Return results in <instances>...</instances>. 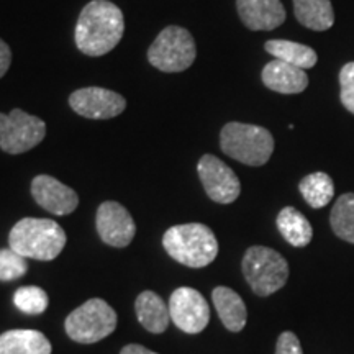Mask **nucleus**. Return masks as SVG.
<instances>
[{"mask_svg":"<svg viewBox=\"0 0 354 354\" xmlns=\"http://www.w3.org/2000/svg\"><path fill=\"white\" fill-rule=\"evenodd\" d=\"M330 221L336 236L354 245V194H343L336 201Z\"/></svg>","mask_w":354,"mask_h":354,"instance_id":"5701e85b","label":"nucleus"},{"mask_svg":"<svg viewBox=\"0 0 354 354\" xmlns=\"http://www.w3.org/2000/svg\"><path fill=\"white\" fill-rule=\"evenodd\" d=\"M135 312L138 322L149 333H165L169 325V305L151 290H145L136 297Z\"/></svg>","mask_w":354,"mask_h":354,"instance_id":"dca6fc26","label":"nucleus"},{"mask_svg":"<svg viewBox=\"0 0 354 354\" xmlns=\"http://www.w3.org/2000/svg\"><path fill=\"white\" fill-rule=\"evenodd\" d=\"M294 13L300 25L313 32H325L335 24L330 0H294Z\"/></svg>","mask_w":354,"mask_h":354,"instance_id":"6ab92c4d","label":"nucleus"},{"mask_svg":"<svg viewBox=\"0 0 354 354\" xmlns=\"http://www.w3.org/2000/svg\"><path fill=\"white\" fill-rule=\"evenodd\" d=\"M125 32L123 12L109 0H92L82 8L76 25V46L87 56H104L120 43Z\"/></svg>","mask_w":354,"mask_h":354,"instance_id":"f257e3e1","label":"nucleus"},{"mask_svg":"<svg viewBox=\"0 0 354 354\" xmlns=\"http://www.w3.org/2000/svg\"><path fill=\"white\" fill-rule=\"evenodd\" d=\"M117 328V312L102 299H91L71 312L64 322L73 342L92 344L107 338Z\"/></svg>","mask_w":354,"mask_h":354,"instance_id":"423d86ee","label":"nucleus"},{"mask_svg":"<svg viewBox=\"0 0 354 354\" xmlns=\"http://www.w3.org/2000/svg\"><path fill=\"white\" fill-rule=\"evenodd\" d=\"M300 194L312 209H323L335 196V184L325 172H313L305 176L299 184Z\"/></svg>","mask_w":354,"mask_h":354,"instance_id":"4be33fe9","label":"nucleus"},{"mask_svg":"<svg viewBox=\"0 0 354 354\" xmlns=\"http://www.w3.org/2000/svg\"><path fill=\"white\" fill-rule=\"evenodd\" d=\"M243 274L256 295L268 297L286 286L289 264L271 248L251 246L243 258Z\"/></svg>","mask_w":354,"mask_h":354,"instance_id":"39448f33","label":"nucleus"},{"mask_svg":"<svg viewBox=\"0 0 354 354\" xmlns=\"http://www.w3.org/2000/svg\"><path fill=\"white\" fill-rule=\"evenodd\" d=\"M212 300H214V305L225 328L233 331V333H238L245 328L248 320L246 305L236 292L230 287H215L212 292Z\"/></svg>","mask_w":354,"mask_h":354,"instance_id":"f3484780","label":"nucleus"},{"mask_svg":"<svg viewBox=\"0 0 354 354\" xmlns=\"http://www.w3.org/2000/svg\"><path fill=\"white\" fill-rule=\"evenodd\" d=\"M339 86H342L343 105L354 113V63L343 66L342 73H339Z\"/></svg>","mask_w":354,"mask_h":354,"instance_id":"a878e982","label":"nucleus"},{"mask_svg":"<svg viewBox=\"0 0 354 354\" xmlns=\"http://www.w3.org/2000/svg\"><path fill=\"white\" fill-rule=\"evenodd\" d=\"M35 202L53 215H69L77 209L79 197L73 189L48 174H39L32 183Z\"/></svg>","mask_w":354,"mask_h":354,"instance_id":"ddd939ff","label":"nucleus"},{"mask_svg":"<svg viewBox=\"0 0 354 354\" xmlns=\"http://www.w3.org/2000/svg\"><path fill=\"white\" fill-rule=\"evenodd\" d=\"M46 136V123L41 118L13 109L0 113V149L8 154H21L38 146Z\"/></svg>","mask_w":354,"mask_h":354,"instance_id":"6e6552de","label":"nucleus"},{"mask_svg":"<svg viewBox=\"0 0 354 354\" xmlns=\"http://www.w3.org/2000/svg\"><path fill=\"white\" fill-rule=\"evenodd\" d=\"M66 240V232L55 220L21 218L10 230L8 246L24 258L51 261L64 250Z\"/></svg>","mask_w":354,"mask_h":354,"instance_id":"f03ea898","label":"nucleus"},{"mask_svg":"<svg viewBox=\"0 0 354 354\" xmlns=\"http://www.w3.org/2000/svg\"><path fill=\"white\" fill-rule=\"evenodd\" d=\"M236 8L246 28L254 32H269L286 21L281 0H236Z\"/></svg>","mask_w":354,"mask_h":354,"instance_id":"4468645a","label":"nucleus"},{"mask_svg":"<svg viewBox=\"0 0 354 354\" xmlns=\"http://www.w3.org/2000/svg\"><path fill=\"white\" fill-rule=\"evenodd\" d=\"M171 320L184 333L196 335L210 322V307L201 292L192 287H179L169 299Z\"/></svg>","mask_w":354,"mask_h":354,"instance_id":"1a4fd4ad","label":"nucleus"},{"mask_svg":"<svg viewBox=\"0 0 354 354\" xmlns=\"http://www.w3.org/2000/svg\"><path fill=\"white\" fill-rule=\"evenodd\" d=\"M261 77L266 87L279 94H300L308 86V76L304 69L279 59L266 64Z\"/></svg>","mask_w":354,"mask_h":354,"instance_id":"2eb2a0df","label":"nucleus"},{"mask_svg":"<svg viewBox=\"0 0 354 354\" xmlns=\"http://www.w3.org/2000/svg\"><path fill=\"white\" fill-rule=\"evenodd\" d=\"M69 105L81 117L91 120H109L127 109L125 97L104 87H84L69 95Z\"/></svg>","mask_w":354,"mask_h":354,"instance_id":"9b49d317","label":"nucleus"},{"mask_svg":"<svg viewBox=\"0 0 354 354\" xmlns=\"http://www.w3.org/2000/svg\"><path fill=\"white\" fill-rule=\"evenodd\" d=\"M277 230L284 236V240L295 248L307 246L313 236L310 221L294 207H286L279 212Z\"/></svg>","mask_w":354,"mask_h":354,"instance_id":"aec40b11","label":"nucleus"},{"mask_svg":"<svg viewBox=\"0 0 354 354\" xmlns=\"http://www.w3.org/2000/svg\"><path fill=\"white\" fill-rule=\"evenodd\" d=\"M197 172L207 196L216 203H232L240 197L241 184L232 167L214 154H203Z\"/></svg>","mask_w":354,"mask_h":354,"instance_id":"9d476101","label":"nucleus"},{"mask_svg":"<svg viewBox=\"0 0 354 354\" xmlns=\"http://www.w3.org/2000/svg\"><path fill=\"white\" fill-rule=\"evenodd\" d=\"M196 41L183 26H166L148 50V61L162 73H183L194 64Z\"/></svg>","mask_w":354,"mask_h":354,"instance_id":"0eeeda50","label":"nucleus"},{"mask_svg":"<svg viewBox=\"0 0 354 354\" xmlns=\"http://www.w3.org/2000/svg\"><path fill=\"white\" fill-rule=\"evenodd\" d=\"M50 339L37 330H10L0 335V354H51Z\"/></svg>","mask_w":354,"mask_h":354,"instance_id":"a211bd4d","label":"nucleus"},{"mask_svg":"<svg viewBox=\"0 0 354 354\" xmlns=\"http://www.w3.org/2000/svg\"><path fill=\"white\" fill-rule=\"evenodd\" d=\"M276 354H304L299 338L292 331H284L279 336L276 344Z\"/></svg>","mask_w":354,"mask_h":354,"instance_id":"bb28decb","label":"nucleus"},{"mask_svg":"<svg viewBox=\"0 0 354 354\" xmlns=\"http://www.w3.org/2000/svg\"><path fill=\"white\" fill-rule=\"evenodd\" d=\"M97 233L105 245L113 248H127L136 234V225L122 203L107 201L97 209Z\"/></svg>","mask_w":354,"mask_h":354,"instance_id":"f8f14e48","label":"nucleus"},{"mask_svg":"<svg viewBox=\"0 0 354 354\" xmlns=\"http://www.w3.org/2000/svg\"><path fill=\"white\" fill-rule=\"evenodd\" d=\"M120 354H158V353L141 346V344H127V346L120 351Z\"/></svg>","mask_w":354,"mask_h":354,"instance_id":"c85d7f7f","label":"nucleus"},{"mask_svg":"<svg viewBox=\"0 0 354 354\" xmlns=\"http://www.w3.org/2000/svg\"><path fill=\"white\" fill-rule=\"evenodd\" d=\"M13 304L26 315H41L44 310L48 308L50 299H48V294L41 287L25 286L15 292Z\"/></svg>","mask_w":354,"mask_h":354,"instance_id":"b1692460","label":"nucleus"},{"mask_svg":"<svg viewBox=\"0 0 354 354\" xmlns=\"http://www.w3.org/2000/svg\"><path fill=\"white\" fill-rule=\"evenodd\" d=\"M10 64H12L10 46L0 38V79L6 76L8 68H10Z\"/></svg>","mask_w":354,"mask_h":354,"instance_id":"cd10ccee","label":"nucleus"},{"mask_svg":"<svg viewBox=\"0 0 354 354\" xmlns=\"http://www.w3.org/2000/svg\"><path fill=\"white\" fill-rule=\"evenodd\" d=\"M266 51L274 56V59L284 61L300 69H310L317 64V53L305 44L287 41V39H271L264 44Z\"/></svg>","mask_w":354,"mask_h":354,"instance_id":"412c9836","label":"nucleus"},{"mask_svg":"<svg viewBox=\"0 0 354 354\" xmlns=\"http://www.w3.org/2000/svg\"><path fill=\"white\" fill-rule=\"evenodd\" d=\"M166 253L187 268H205L218 254V241L207 225L184 223L171 227L162 236Z\"/></svg>","mask_w":354,"mask_h":354,"instance_id":"7ed1b4c3","label":"nucleus"},{"mask_svg":"<svg viewBox=\"0 0 354 354\" xmlns=\"http://www.w3.org/2000/svg\"><path fill=\"white\" fill-rule=\"evenodd\" d=\"M28 271L26 258L13 251L12 248L0 250V281L8 282L24 277Z\"/></svg>","mask_w":354,"mask_h":354,"instance_id":"393cba45","label":"nucleus"},{"mask_svg":"<svg viewBox=\"0 0 354 354\" xmlns=\"http://www.w3.org/2000/svg\"><path fill=\"white\" fill-rule=\"evenodd\" d=\"M221 151L246 166H263L274 151L272 135L263 127L232 122L220 133Z\"/></svg>","mask_w":354,"mask_h":354,"instance_id":"20e7f679","label":"nucleus"}]
</instances>
